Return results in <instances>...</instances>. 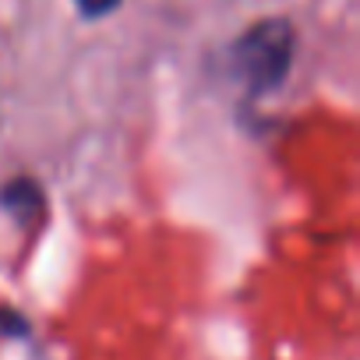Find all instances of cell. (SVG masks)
Returning <instances> with one entry per match:
<instances>
[{
    "label": "cell",
    "instance_id": "277c9868",
    "mask_svg": "<svg viewBox=\"0 0 360 360\" xmlns=\"http://www.w3.org/2000/svg\"><path fill=\"white\" fill-rule=\"evenodd\" d=\"M0 328H8V332H25V321L11 311H0Z\"/></svg>",
    "mask_w": 360,
    "mask_h": 360
},
{
    "label": "cell",
    "instance_id": "7a4b0ae2",
    "mask_svg": "<svg viewBox=\"0 0 360 360\" xmlns=\"http://www.w3.org/2000/svg\"><path fill=\"white\" fill-rule=\"evenodd\" d=\"M0 205H4L8 212H15L18 219H32L36 212H43L46 198H43V188L36 184V180L15 176L11 184L0 188Z\"/></svg>",
    "mask_w": 360,
    "mask_h": 360
},
{
    "label": "cell",
    "instance_id": "6da1fadb",
    "mask_svg": "<svg viewBox=\"0 0 360 360\" xmlns=\"http://www.w3.org/2000/svg\"><path fill=\"white\" fill-rule=\"evenodd\" d=\"M226 64H230V78L251 96H269L276 92L297 57V29L286 18H265L258 25H251L248 32H240L233 39V46L226 50Z\"/></svg>",
    "mask_w": 360,
    "mask_h": 360
},
{
    "label": "cell",
    "instance_id": "3957f363",
    "mask_svg": "<svg viewBox=\"0 0 360 360\" xmlns=\"http://www.w3.org/2000/svg\"><path fill=\"white\" fill-rule=\"evenodd\" d=\"M124 4V0H75V8L89 18V22H96V18H106V15H113L117 8Z\"/></svg>",
    "mask_w": 360,
    "mask_h": 360
}]
</instances>
